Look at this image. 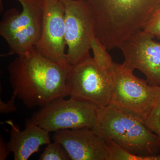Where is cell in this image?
I'll return each instance as SVG.
<instances>
[{"label":"cell","instance_id":"cell-19","mask_svg":"<svg viewBox=\"0 0 160 160\" xmlns=\"http://www.w3.org/2000/svg\"><path fill=\"white\" fill-rule=\"evenodd\" d=\"M61 2H62L63 3H64V2H65V0H60Z\"/></svg>","mask_w":160,"mask_h":160},{"label":"cell","instance_id":"cell-2","mask_svg":"<svg viewBox=\"0 0 160 160\" xmlns=\"http://www.w3.org/2000/svg\"><path fill=\"white\" fill-rule=\"evenodd\" d=\"M94 15L96 37L108 50L142 29L160 0H83Z\"/></svg>","mask_w":160,"mask_h":160},{"label":"cell","instance_id":"cell-16","mask_svg":"<svg viewBox=\"0 0 160 160\" xmlns=\"http://www.w3.org/2000/svg\"><path fill=\"white\" fill-rule=\"evenodd\" d=\"M17 96L13 94L10 100L7 102H4L2 100H0V112L2 113H11L16 111L17 107L15 104V101Z\"/></svg>","mask_w":160,"mask_h":160},{"label":"cell","instance_id":"cell-11","mask_svg":"<svg viewBox=\"0 0 160 160\" xmlns=\"http://www.w3.org/2000/svg\"><path fill=\"white\" fill-rule=\"evenodd\" d=\"M53 140L64 147L71 160H108L106 142L91 128L58 130Z\"/></svg>","mask_w":160,"mask_h":160},{"label":"cell","instance_id":"cell-3","mask_svg":"<svg viewBox=\"0 0 160 160\" xmlns=\"http://www.w3.org/2000/svg\"><path fill=\"white\" fill-rule=\"evenodd\" d=\"M92 129L105 142H112L139 160H152L159 153L157 135L133 117L110 106L98 108Z\"/></svg>","mask_w":160,"mask_h":160},{"label":"cell","instance_id":"cell-17","mask_svg":"<svg viewBox=\"0 0 160 160\" xmlns=\"http://www.w3.org/2000/svg\"><path fill=\"white\" fill-rule=\"evenodd\" d=\"M153 126L157 131H160V87L158 86L156 106L153 116Z\"/></svg>","mask_w":160,"mask_h":160},{"label":"cell","instance_id":"cell-8","mask_svg":"<svg viewBox=\"0 0 160 160\" xmlns=\"http://www.w3.org/2000/svg\"><path fill=\"white\" fill-rule=\"evenodd\" d=\"M66 53L69 65L74 66L91 57L92 40L96 37L94 15L83 0H65Z\"/></svg>","mask_w":160,"mask_h":160},{"label":"cell","instance_id":"cell-15","mask_svg":"<svg viewBox=\"0 0 160 160\" xmlns=\"http://www.w3.org/2000/svg\"><path fill=\"white\" fill-rule=\"evenodd\" d=\"M142 29L154 38L160 36V6L153 12Z\"/></svg>","mask_w":160,"mask_h":160},{"label":"cell","instance_id":"cell-1","mask_svg":"<svg viewBox=\"0 0 160 160\" xmlns=\"http://www.w3.org/2000/svg\"><path fill=\"white\" fill-rule=\"evenodd\" d=\"M8 70L12 93L28 108L44 107L69 96L66 81L69 68L48 59L35 48L18 55Z\"/></svg>","mask_w":160,"mask_h":160},{"label":"cell","instance_id":"cell-6","mask_svg":"<svg viewBox=\"0 0 160 160\" xmlns=\"http://www.w3.org/2000/svg\"><path fill=\"white\" fill-rule=\"evenodd\" d=\"M66 84L70 98L98 108L109 106L113 87L112 73L100 67L93 58L70 66Z\"/></svg>","mask_w":160,"mask_h":160},{"label":"cell","instance_id":"cell-10","mask_svg":"<svg viewBox=\"0 0 160 160\" xmlns=\"http://www.w3.org/2000/svg\"><path fill=\"white\" fill-rule=\"evenodd\" d=\"M154 38L140 29L118 48L124 56V66L132 71L140 70L146 76L149 85L160 87V43Z\"/></svg>","mask_w":160,"mask_h":160},{"label":"cell","instance_id":"cell-4","mask_svg":"<svg viewBox=\"0 0 160 160\" xmlns=\"http://www.w3.org/2000/svg\"><path fill=\"white\" fill-rule=\"evenodd\" d=\"M111 72L113 87L109 106L130 115L152 132L158 86L137 77L122 64L114 62Z\"/></svg>","mask_w":160,"mask_h":160},{"label":"cell","instance_id":"cell-5","mask_svg":"<svg viewBox=\"0 0 160 160\" xmlns=\"http://www.w3.org/2000/svg\"><path fill=\"white\" fill-rule=\"evenodd\" d=\"M17 1L22 10L19 12L12 8L4 12L0 23V35L10 51L20 55L34 48L39 39L43 12L42 0Z\"/></svg>","mask_w":160,"mask_h":160},{"label":"cell","instance_id":"cell-12","mask_svg":"<svg viewBox=\"0 0 160 160\" xmlns=\"http://www.w3.org/2000/svg\"><path fill=\"white\" fill-rule=\"evenodd\" d=\"M6 122L11 127L7 145L10 152L13 153L15 160H28L38 151L40 146L50 142L49 132L39 126L26 124L25 129L21 130L12 121Z\"/></svg>","mask_w":160,"mask_h":160},{"label":"cell","instance_id":"cell-13","mask_svg":"<svg viewBox=\"0 0 160 160\" xmlns=\"http://www.w3.org/2000/svg\"><path fill=\"white\" fill-rule=\"evenodd\" d=\"M90 48L93 52L92 58L103 69L111 71L114 62L108 49L96 37L92 40Z\"/></svg>","mask_w":160,"mask_h":160},{"label":"cell","instance_id":"cell-20","mask_svg":"<svg viewBox=\"0 0 160 160\" xmlns=\"http://www.w3.org/2000/svg\"><path fill=\"white\" fill-rule=\"evenodd\" d=\"M158 39L160 40V36H159L158 37Z\"/></svg>","mask_w":160,"mask_h":160},{"label":"cell","instance_id":"cell-14","mask_svg":"<svg viewBox=\"0 0 160 160\" xmlns=\"http://www.w3.org/2000/svg\"><path fill=\"white\" fill-rule=\"evenodd\" d=\"M40 160H69L70 159L64 147L58 143L51 142L41 155Z\"/></svg>","mask_w":160,"mask_h":160},{"label":"cell","instance_id":"cell-18","mask_svg":"<svg viewBox=\"0 0 160 160\" xmlns=\"http://www.w3.org/2000/svg\"><path fill=\"white\" fill-rule=\"evenodd\" d=\"M7 144L4 142L2 136L0 137V160H5L10 153Z\"/></svg>","mask_w":160,"mask_h":160},{"label":"cell","instance_id":"cell-9","mask_svg":"<svg viewBox=\"0 0 160 160\" xmlns=\"http://www.w3.org/2000/svg\"><path fill=\"white\" fill-rule=\"evenodd\" d=\"M42 21L40 38L36 45L38 52L46 58L69 68L65 49V6L60 0H42Z\"/></svg>","mask_w":160,"mask_h":160},{"label":"cell","instance_id":"cell-7","mask_svg":"<svg viewBox=\"0 0 160 160\" xmlns=\"http://www.w3.org/2000/svg\"><path fill=\"white\" fill-rule=\"evenodd\" d=\"M98 109L87 102L62 98L42 107L26 120V124L37 125L49 132L65 129H92Z\"/></svg>","mask_w":160,"mask_h":160}]
</instances>
